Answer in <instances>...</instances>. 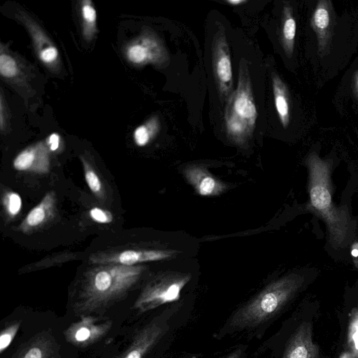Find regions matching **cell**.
Wrapping results in <instances>:
<instances>
[{"mask_svg": "<svg viewBox=\"0 0 358 358\" xmlns=\"http://www.w3.org/2000/svg\"><path fill=\"white\" fill-rule=\"evenodd\" d=\"M272 88L280 122L284 128H287L290 121L289 96L286 85L277 74L272 76Z\"/></svg>", "mask_w": 358, "mask_h": 358, "instance_id": "16", "label": "cell"}, {"mask_svg": "<svg viewBox=\"0 0 358 358\" xmlns=\"http://www.w3.org/2000/svg\"><path fill=\"white\" fill-rule=\"evenodd\" d=\"M113 321L106 317L85 315L72 323L64 331L67 343L77 348H86L104 337L110 330Z\"/></svg>", "mask_w": 358, "mask_h": 358, "instance_id": "5", "label": "cell"}, {"mask_svg": "<svg viewBox=\"0 0 358 358\" xmlns=\"http://www.w3.org/2000/svg\"><path fill=\"white\" fill-rule=\"evenodd\" d=\"M57 55V48L54 46H50L41 52L40 57L43 62L50 63L56 59Z\"/></svg>", "mask_w": 358, "mask_h": 358, "instance_id": "25", "label": "cell"}, {"mask_svg": "<svg viewBox=\"0 0 358 358\" xmlns=\"http://www.w3.org/2000/svg\"><path fill=\"white\" fill-rule=\"evenodd\" d=\"M251 84L248 66L241 60L238 85L229 98L224 113L227 136L238 145L244 144L250 138L256 125L257 110Z\"/></svg>", "mask_w": 358, "mask_h": 358, "instance_id": "2", "label": "cell"}, {"mask_svg": "<svg viewBox=\"0 0 358 358\" xmlns=\"http://www.w3.org/2000/svg\"><path fill=\"white\" fill-rule=\"evenodd\" d=\"M17 71V66L15 61L6 54L0 56V72L1 74L7 78L14 76Z\"/></svg>", "mask_w": 358, "mask_h": 358, "instance_id": "23", "label": "cell"}, {"mask_svg": "<svg viewBox=\"0 0 358 358\" xmlns=\"http://www.w3.org/2000/svg\"><path fill=\"white\" fill-rule=\"evenodd\" d=\"M282 358H319V348L313 341L310 322H303L296 329Z\"/></svg>", "mask_w": 358, "mask_h": 358, "instance_id": "11", "label": "cell"}, {"mask_svg": "<svg viewBox=\"0 0 358 358\" xmlns=\"http://www.w3.org/2000/svg\"><path fill=\"white\" fill-rule=\"evenodd\" d=\"M145 267L109 263L86 273L71 300L75 315L101 313L123 299L140 280Z\"/></svg>", "mask_w": 358, "mask_h": 358, "instance_id": "1", "label": "cell"}, {"mask_svg": "<svg viewBox=\"0 0 358 358\" xmlns=\"http://www.w3.org/2000/svg\"><path fill=\"white\" fill-rule=\"evenodd\" d=\"M182 172L187 182L201 196H217L226 189V185L211 174L203 166L189 165L184 168Z\"/></svg>", "mask_w": 358, "mask_h": 358, "instance_id": "10", "label": "cell"}, {"mask_svg": "<svg viewBox=\"0 0 358 358\" xmlns=\"http://www.w3.org/2000/svg\"><path fill=\"white\" fill-rule=\"evenodd\" d=\"M191 279L189 273L167 272L148 282L134 303L133 308L143 313L165 303L178 301Z\"/></svg>", "mask_w": 358, "mask_h": 358, "instance_id": "4", "label": "cell"}, {"mask_svg": "<svg viewBox=\"0 0 358 358\" xmlns=\"http://www.w3.org/2000/svg\"><path fill=\"white\" fill-rule=\"evenodd\" d=\"M157 118L150 119L145 124L138 127L134 131V140L139 146H144L155 136L159 130Z\"/></svg>", "mask_w": 358, "mask_h": 358, "instance_id": "18", "label": "cell"}, {"mask_svg": "<svg viewBox=\"0 0 358 358\" xmlns=\"http://www.w3.org/2000/svg\"><path fill=\"white\" fill-rule=\"evenodd\" d=\"M12 358H59V345L50 330H43L23 343Z\"/></svg>", "mask_w": 358, "mask_h": 358, "instance_id": "8", "label": "cell"}, {"mask_svg": "<svg viewBox=\"0 0 358 358\" xmlns=\"http://www.w3.org/2000/svg\"><path fill=\"white\" fill-rule=\"evenodd\" d=\"M352 90L358 101V70L355 71L352 78Z\"/></svg>", "mask_w": 358, "mask_h": 358, "instance_id": "28", "label": "cell"}, {"mask_svg": "<svg viewBox=\"0 0 358 358\" xmlns=\"http://www.w3.org/2000/svg\"><path fill=\"white\" fill-rule=\"evenodd\" d=\"M14 168L20 171L47 173L50 171V159L45 146L40 143L25 149L13 161Z\"/></svg>", "mask_w": 358, "mask_h": 358, "instance_id": "12", "label": "cell"}, {"mask_svg": "<svg viewBox=\"0 0 358 358\" xmlns=\"http://www.w3.org/2000/svg\"><path fill=\"white\" fill-rule=\"evenodd\" d=\"M213 73L219 92L228 96L233 85L231 60L229 44L224 31L219 30L212 43Z\"/></svg>", "mask_w": 358, "mask_h": 358, "instance_id": "7", "label": "cell"}, {"mask_svg": "<svg viewBox=\"0 0 358 358\" xmlns=\"http://www.w3.org/2000/svg\"><path fill=\"white\" fill-rule=\"evenodd\" d=\"M59 138L57 134H52L50 138L48 143L50 144V149L52 151L56 150L59 146Z\"/></svg>", "mask_w": 358, "mask_h": 358, "instance_id": "27", "label": "cell"}, {"mask_svg": "<svg viewBox=\"0 0 358 358\" xmlns=\"http://www.w3.org/2000/svg\"><path fill=\"white\" fill-rule=\"evenodd\" d=\"M296 28L293 9L290 5L286 4L282 12L280 39L284 51L289 57H292L294 51Z\"/></svg>", "mask_w": 358, "mask_h": 358, "instance_id": "17", "label": "cell"}, {"mask_svg": "<svg viewBox=\"0 0 358 358\" xmlns=\"http://www.w3.org/2000/svg\"><path fill=\"white\" fill-rule=\"evenodd\" d=\"M56 197L53 192L47 193L41 202L27 215L20 226V230L28 233L41 226L55 214Z\"/></svg>", "mask_w": 358, "mask_h": 358, "instance_id": "15", "label": "cell"}, {"mask_svg": "<svg viewBox=\"0 0 358 358\" xmlns=\"http://www.w3.org/2000/svg\"><path fill=\"white\" fill-rule=\"evenodd\" d=\"M176 252L173 250H127L104 258L101 262L136 266L142 262L169 259Z\"/></svg>", "mask_w": 358, "mask_h": 358, "instance_id": "13", "label": "cell"}, {"mask_svg": "<svg viewBox=\"0 0 358 358\" xmlns=\"http://www.w3.org/2000/svg\"><path fill=\"white\" fill-rule=\"evenodd\" d=\"M21 320L6 323L0 334V353L2 354L10 345L21 325Z\"/></svg>", "mask_w": 358, "mask_h": 358, "instance_id": "19", "label": "cell"}, {"mask_svg": "<svg viewBox=\"0 0 358 358\" xmlns=\"http://www.w3.org/2000/svg\"><path fill=\"white\" fill-rule=\"evenodd\" d=\"M3 203L8 214L14 217L17 215L22 208V199L16 192H9L5 194Z\"/></svg>", "mask_w": 358, "mask_h": 358, "instance_id": "22", "label": "cell"}, {"mask_svg": "<svg viewBox=\"0 0 358 358\" xmlns=\"http://www.w3.org/2000/svg\"><path fill=\"white\" fill-rule=\"evenodd\" d=\"M295 289V282L288 278L270 283L234 313L227 323V330L239 331L266 322L283 307Z\"/></svg>", "mask_w": 358, "mask_h": 358, "instance_id": "3", "label": "cell"}, {"mask_svg": "<svg viewBox=\"0 0 358 358\" xmlns=\"http://www.w3.org/2000/svg\"><path fill=\"white\" fill-rule=\"evenodd\" d=\"M91 218L96 222L106 224L113 220L112 214L106 210L99 208H93L90 210Z\"/></svg>", "mask_w": 358, "mask_h": 358, "instance_id": "24", "label": "cell"}, {"mask_svg": "<svg viewBox=\"0 0 358 358\" xmlns=\"http://www.w3.org/2000/svg\"><path fill=\"white\" fill-rule=\"evenodd\" d=\"M169 326L164 317H155L133 336L127 348L116 358H143L167 332Z\"/></svg>", "mask_w": 358, "mask_h": 358, "instance_id": "6", "label": "cell"}, {"mask_svg": "<svg viewBox=\"0 0 358 358\" xmlns=\"http://www.w3.org/2000/svg\"><path fill=\"white\" fill-rule=\"evenodd\" d=\"M83 16L87 23H93L96 20V11L91 5H84L82 8Z\"/></svg>", "mask_w": 358, "mask_h": 358, "instance_id": "26", "label": "cell"}, {"mask_svg": "<svg viewBox=\"0 0 358 358\" xmlns=\"http://www.w3.org/2000/svg\"><path fill=\"white\" fill-rule=\"evenodd\" d=\"M243 353V348H238L232 352L228 356L224 358H241Z\"/></svg>", "mask_w": 358, "mask_h": 358, "instance_id": "29", "label": "cell"}, {"mask_svg": "<svg viewBox=\"0 0 358 358\" xmlns=\"http://www.w3.org/2000/svg\"><path fill=\"white\" fill-rule=\"evenodd\" d=\"M227 2L231 5L237 6V5H240V4L246 3L247 1L246 0H228V1H227Z\"/></svg>", "mask_w": 358, "mask_h": 358, "instance_id": "30", "label": "cell"}, {"mask_svg": "<svg viewBox=\"0 0 358 358\" xmlns=\"http://www.w3.org/2000/svg\"><path fill=\"white\" fill-rule=\"evenodd\" d=\"M130 61L136 64L147 62H164L168 55L162 44L155 38H145L140 43L131 45L127 50Z\"/></svg>", "mask_w": 358, "mask_h": 358, "instance_id": "14", "label": "cell"}, {"mask_svg": "<svg viewBox=\"0 0 358 358\" xmlns=\"http://www.w3.org/2000/svg\"><path fill=\"white\" fill-rule=\"evenodd\" d=\"M352 255L354 257H358V250L355 249L352 251Z\"/></svg>", "mask_w": 358, "mask_h": 358, "instance_id": "31", "label": "cell"}, {"mask_svg": "<svg viewBox=\"0 0 358 358\" xmlns=\"http://www.w3.org/2000/svg\"><path fill=\"white\" fill-rule=\"evenodd\" d=\"M333 8L328 0L319 1L311 18V27L316 34L318 53L327 54L331 44L333 29Z\"/></svg>", "mask_w": 358, "mask_h": 358, "instance_id": "9", "label": "cell"}, {"mask_svg": "<svg viewBox=\"0 0 358 358\" xmlns=\"http://www.w3.org/2000/svg\"><path fill=\"white\" fill-rule=\"evenodd\" d=\"M310 199L316 208L325 209L331 203V195L326 187L315 186L310 191Z\"/></svg>", "mask_w": 358, "mask_h": 358, "instance_id": "21", "label": "cell"}, {"mask_svg": "<svg viewBox=\"0 0 358 358\" xmlns=\"http://www.w3.org/2000/svg\"><path fill=\"white\" fill-rule=\"evenodd\" d=\"M190 358H195V357H190Z\"/></svg>", "mask_w": 358, "mask_h": 358, "instance_id": "32", "label": "cell"}, {"mask_svg": "<svg viewBox=\"0 0 358 358\" xmlns=\"http://www.w3.org/2000/svg\"><path fill=\"white\" fill-rule=\"evenodd\" d=\"M85 181L90 190L99 198L103 194V186L100 178L93 169L84 159H82Z\"/></svg>", "mask_w": 358, "mask_h": 358, "instance_id": "20", "label": "cell"}]
</instances>
